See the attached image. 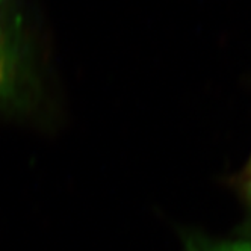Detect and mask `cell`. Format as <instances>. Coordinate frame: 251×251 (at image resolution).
I'll return each instance as SVG.
<instances>
[{
    "mask_svg": "<svg viewBox=\"0 0 251 251\" xmlns=\"http://www.w3.org/2000/svg\"><path fill=\"white\" fill-rule=\"evenodd\" d=\"M242 235L251 239V220L247 223V226H245V228H244V233H242Z\"/></svg>",
    "mask_w": 251,
    "mask_h": 251,
    "instance_id": "277c9868",
    "label": "cell"
},
{
    "mask_svg": "<svg viewBox=\"0 0 251 251\" xmlns=\"http://www.w3.org/2000/svg\"><path fill=\"white\" fill-rule=\"evenodd\" d=\"M185 251H251V239L239 238H210L191 233L185 239Z\"/></svg>",
    "mask_w": 251,
    "mask_h": 251,
    "instance_id": "7a4b0ae2",
    "label": "cell"
},
{
    "mask_svg": "<svg viewBox=\"0 0 251 251\" xmlns=\"http://www.w3.org/2000/svg\"><path fill=\"white\" fill-rule=\"evenodd\" d=\"M244 192H245L247 200L251 203V186H244Z\"/></svg>",
    "mask_w": 251,
    "mask_h": 251,
    "instance_id": "5b68a950",
    "label": "cell"
},
{
    "mask_svg": "<svg viewBox=\"0 0 251 251\" xmlns=\"http://www.w3.org/2000/svg\"><path fill=\"white\" fill-rule=\"evenodd\" d=\"M44 100L40 51L23 0H0V117H33Z\"/></svg>",
    "mask_w": 251,
    "mask_h": 251,
    "instance_id": "6da1fadb",
    "label": "cell"
},
{
    "mask_svg": "<svg viewBox=\"0 0 251 251\" xmlns=\"http://www.w3.org/2000/svg\"><path fill=\"white\" fill-rule=\"evenodd\" d=\"M242 185L244 186H251V157L248 160V165H247V170H245V174H244Z\"/></svg>",
    "mask_w": 251,
    "mask_h": 251,
    "instance_id": "3957f363",
    "label": "cell"
}]
</instances>
